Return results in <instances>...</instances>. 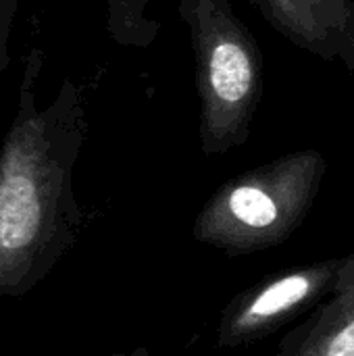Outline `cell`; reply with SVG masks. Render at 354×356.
I'll list each match as a JSON object with an SVG mask.
<instances>
[{"instance_id": "6da1fadb", "label": "cell", "mask_w": 354, "mask_h": 356, "mask_svg": "<svg viewBox=\"0 0 354 356\" xmlns=\"http://www.w3.org/2000/svg\"><path fill=\"white\" fill-rule=\"evenodd\" d=\"M42 67L44 50L31 46L0 146V298L27 296L77 244L86 225L73 190L90 127L86 100L65 77L54 100L40 108Z\"/></svg>"}, {"instance_id": "7a4b0ae2", "label": "cell", "mask_w": 354, "mask_h": 356, "mask_svg": "<svg viewBox=\"0 0 354 356\" xmlns=\"http://www.w3.org/2000/svg\"><path fill=\"white\" fill-rule=\"evenodd\" d=\"M328 159L303 148L248 169L213 192L194 219L196 242L227 257H246L288 242L309 217Z\"/></svg>"}, {"instance_id": "3957f363", "label": "cell", "mask_w": 354, "mask_h": 356, "mask_svg": "<svg viewBox=\"0 0 354 356\" xmlns=\"http://www.w3.org/2000/svg\"><path fill=\"white\" fill-rule=\"evenodd\" d=\"M179 17L196 60L200 150L227 154L250 138L263 96L261 48L230 0H179Z\"/></svg>"}, {"instance_id": "277c9868", "label": "cell", "mask_w": 354, "mask_h": 356, "mask_svg": "<svg viewBox=\"0 0 354 356\" xmlns=\"http://www.w3.org/2000/svg\"><path fill=\"white\" fill-rule=\"evenodd\" d=\"M340 265L342 257L315 261L273 273L242 290L219 317L217 346L244 348L273 336L328 296Z\"/></svg>"}, {"instance_id": "5b68a950", "label": "cell", "mask_w": 354, "mask_h": 356, "mask_svg": "<svg viewBox=\"0 0 354 356\" xmlns=\"http://www.w3.org/2000/svg\"><path fill=\"white\" fill-rule=\"evenodd\" d=\"M290 44L354 73V0H246Z\"/></svg>"}, {"instance_id": "8992f818", "label": "cell", "mask_w": 354, "mask_h": 356, "mask_svg": "<svg viewBox=\"0 0 354 356\" xmlns=\"http://www.w3.org/2000/svg\"><path fill=\"white\" fill-rule=\"evenodd\" d=\"M275 356H354V254L342 257L328 296L280 340Z\"/></svg>"}, {"instance_id": "52a82bcc", "label": "cell", "mask_w": 354, "mask_h": 356, "mask_svg": "<svg viewBox=\"0 0 354 356\" xmlns=\"http://www.w3.org/2000/svg\"><path fill=\"white\" fill-rule=\"evenodd\" d=\"M150 0H106V31L121 46L148 48L161 29V23L148 19Z\"/></svg>"}, {"instance_id": "ba28073f", "label": "cell", "mask_w": 354, "mask_h": 356, "mask_svg": "<svg viewBox=\"0 0 354 356\" xmlns=\"http://www.w3.org/2000/svg\"><path fill=\"white\" fill-rule=\"evenodd\" d=\"M17 13L19 0H0V77L8 67V42Z\"/></svg>"}, {"instance_id": "9c48e42d", "label": "cell", "mask_w": 354, "mask_h": 356, "mask_svg": "<svg viewBox=\"0 0 354 356\" xmlns=\"http://www.w3.org/2000/svg\"><path fill=\"white\" fill-rule=\"evenodd\" d=\"M113 356H154L146 346H140V348H136V350H131V353H115Z\"/></svg>"}]
</instances>
